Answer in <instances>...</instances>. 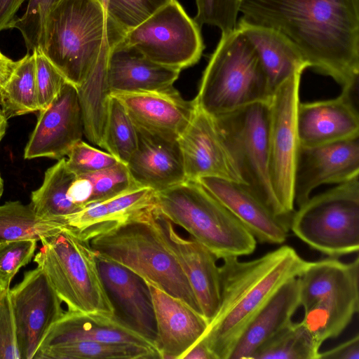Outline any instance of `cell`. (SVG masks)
I'll use <instances>...</instances> for the list:
<instances>
[{"instance_id": "cell-1", "label": "cell", "mask_w": 359, "mask_h": 359, "mask_svg": "<svg viewBox=\"0 0 359 359\" xmlns=\"http://www.w3.org/2000/svg\"><path fill=\"white\" fill-rule=\"evenodd\" d=\"M240 13L284 36L308 68L342 89L358 86L359 0H243Z\"/></svg>"}, {"instance_id": "cell-2", "label": "cell", "mask_w": 359, "mask_h": 359, "mask_svg": "<svg viewBox=\"0 0 359 359\" xmlns=\"http://www.w3.org/2000/svg\"><path fill=\"white\" fill-rule=\"evenodd\" d=\"M222 259L219 306L199 340L215 359H229L254 317L285 283L298 278L309 262L289 245L248 262L238 257Z\"/></svg>"}, {"instance_id": "cell-3", "label": "cell", "mask_w": 359, "mask_h": 359, "mask_svg": "<svg viewBox=\"0 0 359 359\" xmlns=\"http://www.w3.org/2000/svg\"><path fill=\"white\" fill-rule=\"evenodd\" d=\"M125 34L109 24L101 0H58L45 22L42 52L76 88L95 66L102 50Z\"/></svg>"}, {"instance_id": "cell-4", "label": "cell", "mask_w": 359, "mask_h": 359, "mask_svg": "<svg viewBox=\"0 0 359 359\" xmlns=\"http://www.w3.org/2000/svg\"><path fill=\"white\" fill-rule=\"evenodd\" d=\"M89 244L95 255L126 266L201 313L189 280L159 229L156 205L93 238Z\"/></svg>"}, {"instance_id": "cell-5", "label": "cell", "mask_w": 359, "mask_h": 359, "mask_svg": "<svg viewBox=\"0 0 359 359\" xmlns=\"http://www.w3.org/2000/svg\"><path fill=\"white\" fill-rule=\"evenodd\" d=\"M272 94L258 53L248 37L237 27L221 34L194 98L197 107L218 117L269 102Z\"/></svg>"}, {"instance_id": "cell-6", "label": "cell", "mask_w": 359, "mask_h": 359, "mask_svg": "<svg viewBox=\"0 0 359 359\" xmlns=\"http://www.w3.org/2000/svg\"><path fill=\"white\" fill-rule=\"evenodd\" d=\"M158 211L210 250L217 259L252 254L257 240L199 182L186 180L155 194Z\"/></svg>"}, {"instance_id": "cell-7", "label": "cell", "mask_w": 359, "mask_h": 359, "mask_svg": "<svg viewBox=\"0 0 359 359\" xmlns=\"http://www.w3.org/2000/svg\"><path fill=\"white\" fill-rule=\"evenodd\" d=\"M40 241L34 261L68 310L114 316L89 242L68 229Z\"/></svg>"}, {"instance_id": "cell-8", "label": "cell", "mask_w": 359, "mask_h": 359, "mask_svg": "<svg viewBox=\"0 0 359 359\" xmlns=\"http://www.w3.org/2000/svg\"><path fill=\"white\" fill-rule=\"evenodd\" d=\"M290 230L311 248L337 258L359 250V176L309 198Z\"/></svg>"}, {"instance_id": "cell-9", "label": "cell", "mask_w": 359, "mask_h": 359, "mask_svg": "<svg viewBox=\"0 0 359 359\" xmlns=\"http://www.w3.org/2000/svg\"><path fill=\"white\" fill-rule=\"evenodd\" d=\"M245 185L278 217H284L274 196L269 171V102L252 104L215 117Z\"/></svg>"}, {"instance_id": "cell-10", "label": "cell", "mask_w": 359, "mask_h": 359, "mask_svg": "<svg viewBox=\"0 0 359 359\" xmlns=\"http://www.w3.org/2000/svg\"><path fill=\"white\" fill-rule=\"evenodd\" d=\"M201 29L177 0H170L128 32L122 42L155 63L181 71L201 57L205 45Z\"/></svg>"}, {"instance_id": "cell-11", "label": "cell", "mask_w": 359, "mask_h": 359, "mask_svg": "<svg viewBox=\"0 0 359 359\" xmlns=\"http://www.w3.org/2000/svg\"><path fill=\"white\" fill-rule=\"evenodd\" d=\"M303 72L280 83L269 101V178L281 214L289 220L294 212L293 180L299 147L296 118Z\"/></svg>"}, {"instance_id": "cell-12", "label": "cell", "mask_w": 359, "mask_h": 359, "mask_svg": "<svg viewBox=\"0 0 359 359\" xmlns=\"http://www.w3.org/2000/svg\"><path fill=\"white\" fill-rule=\"evenodd\" d=\"M10 296L20 359H33L50 328L62 316V301L39 266L10 288Z\"/></svg>"}, {"instance_id": "cell-13", "label": "cell", "mask_w": 359, "mask_h": 359, "mask_svg": "<svg viewBox=\"0 0 359 359\" xmlns=\"http://www.w3.org/2000/svg\"><path fill=\"white\" fill-rule=\"evenodd\" d=\"M177 142L187 180L215 177L244 184L215 118L197 105Z\"/></svg>"}, {"instance_id": "cell-14", "label": "cell", "mask_w": 359, "mask_h": 359, "mask_svg": "<svg viewBox=\"0 0 359 359\" xmlns=\"http://www.w3.org/2000/svg\"><path fill=\"white\" fill-rule=\"evenodd\" d=\"M358 176L359 137L314 147L299 145L293 180L294 203L302 205L319 186Z\"/></svg>"}, {"instance_id": "cell-15", "label": "cell", "mask_w": 359, "mask_h": 359, "mask_svg": "<svg viewBox=\"0 0 359 359\" xmlns=\"http://www.w3.org/2000/svg\"><path fill=\"white\" fill-rule=\"evenodd\" d=\"M39 111L37 123L25 148L24 158L60 160L84 135L77 89L66 82L53 102Z\"/></svg>"}, {"instance_id": "cell-16", "label": "cell", "mask_w": 359, "mask_h": 359, "mask_svg": "<svg viewBox=\"0 0 359 359\" xmlns=\"http://www.w3.org/2000/svg\"><path fill=\"white\" fill-rule=\"evenodd\" d=\"M358 87L343 88L328 100L299 102L297 130L299 145L314 147L359 137Z\"/></svg>"}, {"instance_id": "cell-17", "label": "cell", "mask_w": 359, "mask_h": 359, "mask_svg": "<svg viewBox=\"0 0 359 359\" xmlns=\"http://www.w3.org/2000/svg\"><path fill=\"white\" fill-rule=\"evenodd\" d=\"M95 257L100 276L114 307V315L155 344L157 336L156 318L147 283L126 266L97 255Z\"/></svg>"}, {"instance_id": "cell-18", "label": "cell", "mask_w": 359, "mask_h": 359, "mask_svg": "<svg viewBox=\"0 0 359 359\" xmlns=\"http://www.w3.org/2000/svg\"><path fill=\"white\" fill-rule=\"evenodd\" d=\"M156 219L172 252L182 269L203 316L210 322L220 304L221 283L218 259L206 247L193 237L185 238L173 224L156 207Z\"/></svg>"}, {"instance_id": "cell-19", "label": "cell", "mask_w": 359, "mask_h": 359, "mask_svg": "<svg viewBox=\"0 0 359 359\" xmlns=\"http://www.w3.org/2000/svg\"><path fill=\"white\" fill-rule=\"evenodd\" d=\"M126 108L135 126L151 134L177 140L196 108L195 100H184L173 86L136 93H111Z\"/></svg>"}, {"instance_id": "cell-20", "label": "cell", "mask_w": 359, "mask_h": 359, "mask_svg": "<svg viewBox=\"0 0 359 359\" xmlns=\"http://www.w3.org/2000/svg\"><path fill=\"white\" fill-rule=\"evenodd\" d=\"M147 283L156 318V346L162 359H182L204 334L209 321L180 299Z\"/></svg>"}, {"instance_id": "cell-21", "label": "cell", "mask_w": 359, "mask_h": 359, "mask_svg": "<svg viewBox=\"0 0 359 359\" xmlns=\"http://www.w3.org/2000/svg\"><path fill=\"white\" fill-rule=\"evenodd\" d=\"M196 182L233 213L257 241L279 245L286 241L290 222L276 215L245 185L215 177Z\"/></svg>"}, {"instance_id": "cell-22", "label": "cell", "mask_w": 359, "mask_h": 359, "mask_svg": "<svg viewBox=\"0 0 359 359\" xmlns=\"http://www.w3.org/2000/svg\"><path fill=\"white\" fill-rule=\"evenodd\" d=\"M137 129V147L126 165L136 184L157 192L186 181L177 140Z\"/></svg>"}, {"instance_id": "cell-23", "label": "cell", "mask_w": 359, "mask_h": 359, "mask_svg": "<svg viewBox=\"0 0 359 359\" xmlns=\"http://www.w3.org/2000/svg\"><path fill=\"white\" fill-rule=\"evenodd\" d=\"M80 340L126 343L158 350L154 343L130 328L115 315L71 310L64 311L39 347Z\"/></svg>"}, {"instance_id": "cell-24", "label": "cell", "mask_w": 359, "mask_h": 359, "mask_svg": "<svg viewBox=\"0 0 359 359\" xmlns=\"http://www.w3.org/2000/svg\"><path fill=\"white\" fill-rule=\"evenodd\" d=\"M180 72L152 62L122 41L109 52L107 76L111 93L165 89L173 86Z\"/></svg>"}, {"instance_id": "cell-25", "label": "cell", "mask_w": 359, "mask_h": 359, "mask_svg": "<svg viewBox=\"0 0 359 359\" xmlns=\"http://www.w3.org/2000/svg\"><path fill=\"white\" fill-rule=\"evenodd\" d=\"M299 306L300 283L295 278L285 283L254 317L229 359H252L259 348L292 322Z\"/></svg>"}, {"instance_id": "cell-26", "label": "cell", "mask_w": 359, "mask_h": 359, "mask_svg": "<svg viewBox=\"0 0 359 359\" xmlns=\"http://www.w3.org/2000/svg\"><path fill=\"white\" fill-rule=\"evenodd\" d=\"M236 27L255 48L273 92L294 72L308 68L297 48L278 32L241 19Z\"/></svg>"}, {"instance_id": "cell-27", "label": "cell", "mask_w": 359, "mask_h": 359, "mask_svg": "<svg viewBox=\"0 0 359 359\" xmlns=\"http://www.w3.org/2000/svg\"><path fill=\"white\" fill-rule=\"evenodd\" d=\"M358 283L327 294L304 311L302 323L320 346L325 341L341 334L358 312Z\"/></svg>"}, {"instance_id": "cell-28", "label": "cell", "mask_w": 359, "mask_h": 359, "mask_svg": "<svg viewBox=\"0 0 359 359\" xmlns=\"http://www.w3.org/2000/svg\"><path fill=\"white\" fill-rule=\"evenodd\" d=\"M298 278L300 283V306L306 311L327 294L359 282V257L357 256L348 263L330 257L309 262Z\"/></svg>"}, {"instance_id": "cell-29", "label": "cell", "mask_w": 359, "mask_h": 359, "mask_svg": "<svg viewBox=\"0 0 359 359\" xmlns=\"http://www.w3.org/2000/svg\"><path fill=\"white\" fill-rule=\"evenodd\" d=\"M33 359H162L158 350L126 343L72 341L39 347Z\"/></svg>"}, {"instance_id": "cell-30", "label": "cell", "mask_w": 359, "mask_h": 359, "mask_svg": "<svg viewBox=\"0 0 359 359\" xmlns=\"http://www.w3.org/2000/svg\"><path fill=\"white\" fill-rule=\"evenodd\" d=\"M75 177L67 168L65 158L49 168L41 186L32 192L30 204L35 213L45 219L65 222V217L82 210L67 197L68 188Z\"/></svg>"}, {"instance_id": "cell-31", "label": "cell", "mask_w": 359, "mask_h": 359, "mask_svg": "<svg viewBox=\"0 0 359 359\" xmlns=\"http://www.w3.org/2000/svg\"><path fill=\"white\" fill-rule=\"evenodd\" d=\"M68 229L66 222L41 218L31 204L8 201L0 205V243L34 239L41 241Z\"/></svg>"}, {"instance_id": "cell-32", "label": "cell", "mask_w": 359, "mask_h": 359, "mask_svg": "<svg viewBox=\"0 0 359 359\" xmlns=\"http://www.w3.org/2000/svg\"><path fill=\"white\" fill-rule=\"evenodd\" d=\"M0 106L7 118L39 111L34 53L16 61L0 89Z\"/></svg>"}, {"instance_id": "cell-33", "label": "cell", "mask_w": 359, "mask_h": 359, "mask_svg": "<svg viewBox=\"0 0 359 359\" xmlns=\"http://www.w3.org/2000/svg\"><path fill=\"white\" fill-rule=\"evenodd\" d=\"M137 129L124 106L110 95L103 135V149L127 165L137 149Z\"/></svg>"}, {"instance_id": "cell-34", "label": "cell", "mask_w": 359, "mask_h": 359, "mask_svg": "<svg viewBox=\"0 0 359 359\" xmlns=\"http://www.w3.org/2000/svg\"><path fill=\"white\" fill-rule=\"evenodd\" d=\"M320 346L301 322H292L252 359H318Z\"/></svg>"}, {"instance_id": "cell-35", "label": "cell", "mask_w": 359, "mask_h": 359, "mask_svg": "<svg viewBox=\"0 0 359 359\" xmlns=\"http://www.w3.org/2000/svg\"><path fill=\"white\" fill-rule=\"evenodd\" d=\"M84 175L92 185V196L88 205L140 188L133 179L127 165L121 162Z\"/></svg>"}, {"instance_id": "cell-36", "label": "cell", "mask_w": 359, "mask_h": 359, "mask_svg": "<svg viewBox=\"0 0 359 359\" xmlns=\"http://www.w3.org/2000/svg\"><path fill=\"white\" fill-rule=\"evenodd\" d=\"M170 0H107V19L125 34L134 29Z\"/></svg>"}, {"instance_id": "cell-37", "label": "cell", "mask_w": 359, "mask_h": 359, "mask_svg": "<svg viewBox=\"0 0 359 359\" xmlns=\"http://www.w3.org/2000/svg\"><path fill=\"white\" fill-rule=\"evenodd\" d=\"M57 1L29 0L25 13L15 20L14 28L20 32L28 51L43 49L46 16Z\"/></svg>"}, {"instance_id": "cell-38", "label": "cell", "mask_w": 359, "mask_h": 359, "mask_svg": "<svg viewBox=\"0 0 359 359\" xmlns=\"http://www.w3.org/2000/svg\"><path fill=\"white\" fill-rule=\"evenodd\" d=\"M243 0H196L197 12L194 20L201 28L215 26L221 34L236 28L238 15Z\"/></svg>"}, {"instance_id": "cell-39", "label": "cell", "mask_w": 359, "mask_h": 359, "mask_svg": "<svg viewBox=\"0 0 359 359\" xmlns=\"http://www.w3.org/2000/svg\"><path fill=\"white\" fill-rule=\"evenodd\" d=\"M37 241L25 239L0 243V285L2 290L9 289L16 273L31 261Z\"/></svg>"}, {"instance_id": "cell-40", "label": "cell", "mask_w": 359, "mask_h": 359, "mask_svg": "<svg viewBox=\"0 0 359 359\" xmlns=\"http://www.w3.org/2000/svg\"><path fill=\"white\" fill-rule=\"evenodd\" d=\"M67 156V167L76 176L94 172L119 163L107 151L96 149L82 140L73 146Z\"/></svg>"}, {"instance_id": "cell-41", "label": "cell", "mask_w": 359, "mask_h": 359, "mask_svg": "<svg viewBox=\"0 0 359 359\" xmlns=\"http://www.w3.org/2000/svg\"><path fill=\"white\" fill-rule=\"evenodd\" d=\"M32 53L35 55L36 86L39 111L46 108L53 102L67 81L40 48Z\"/></svg>"}, {"instance_id": "cell-42", "label": "cell", "mask_w": 359, "mask_h": 359, "mask_svg": "<svg viewBox=\"0 0 359 359\" xmlns=\"http://www.w3.org/2000/svg\"><path fill=\"white\" fill-rule=\"evenodd\" d=\"M0 359H20L10 288L0 291Z\"/></svg>"}, {"instance_id": "cell-43", "label": "cell", "mask_w": 359, "mask_h": 359, "mask_svg": "<svg viewBox=\"0 0 359 359\" xmlns=\"http://www.w3.org/2000/svg\"><path fill=\"white\" fill-rule=\"evenodd\" d=\"M92 196V185L85 175H76L67 190L69 200L81 208L90 203Z\"/></svg>"}, {"instance_id": "cell-44", "label": "cell", "mask_w": 359, "mask_h": 359, "mask_svg": "<svg viewBox=\"0 0 359 359\" xmlns=\"http://www.w3.org/2000/svg\"><path fill=\"white\" fill-rule=\"evenodd\" d=\"M318 359H359V334L340 344L320 352Z\"/></svg>"}, {"instance_id": "cell-45", "label": "cell", "mask_w": 359, "mask_h": 359, "mask_svg": "<svg viewBox=\"0 0 359 359\" xmlns=\"http://www.w3.org/2000/svg\"><path fill=\"white\" fill-rule=\"evenodd\" d=\"M25 0H0V32L14 28L15 14Z\"/></svg>"}, {"instance_id": "cell-46", "label": "cell", "mask_w": 359, "mask_h": 359, "mask_svg": "<svg viewBox=\"0 0 359 359\" xmlns=\"http://www.w3.org/2000/svg\"><path fill=\"white\" fill-rule=\"evenodd\" d=\"M182 359H215L207 346L198 341L182 358Z\"/></svg>"}, {"instance_id": "cell-47", "label": "cell", "mask_w": 359, "mask_h": 359, "mask_svg": "<svg viewBox=\"0 0 359 359\" xmlns=\"http://www.w3.org/2000/svg\"><path fill=\"white\" fill-rule=\"evenodd\" d=\"M16 64L13 61L4 55L0 50V67L7 69H13Z\"/></svg>"}, {"instance_id": "cell-48", "label": "cell", "mask_w": 359, "mask_h": 359, "mask_svg": "<svg viewBox=\"0 0 359 359\" xmlns=\"http://www.w3.org/2000/svg\"><path fill=\"white\" fill-rule=\"evenodd\" d=\"M7 118L0 107V141L4 136L7 128Z\"/></svg>"}, {"instance_id": "cell-49", "label": "cell", "mask_w": 359, "mask_h": 359, "mask_svg": "<svg viewBox=\"0 0 359 359\" xmlns=\"http://www.w3.org/2000/svg\"><path fill=\"white\" fill-rule=\"evenodd\" d=\"M13 69H7L0 67V89Z\"/></svg>"}, {"instance_id": "cell-50", "label": "cell", "mask_w": 359, "mask_h": 359, "mask_svg": "<svg viewBox=\"0 0 359 359\" xmlns=\"http://www.w3.org/2000/svg\"><path fill=\"white\" fill-rule=\"evenodd\" d=\"M4 192V181L0 174V198L1 197Z\"/></svg>"}, {"instance_id": "cell-51", "label": "cell", "mask_w": 359, "mask_h": 359, "mask_svg": "<svg viewBox=\"0 0 359 359\" xmlns=\"http://www.w3.org/2000/svg\"><path fill=\"white\" fill-rule=\"evenodd\" d=\"M2 290L1 287V285H0V291Z\"/></svg>"}]
</instances>
